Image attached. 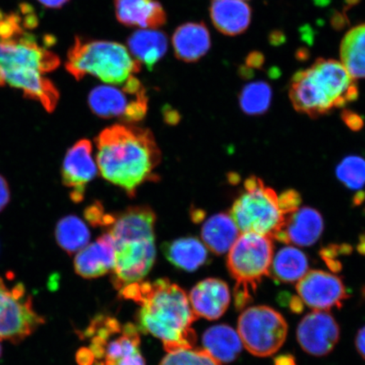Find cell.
Instances as JSON below:
<instances>
[{
    "instance_id": "obj_10",
    "label": "cell",
    "mask_w": 365,
    "mask_h": 365,
    "mask_svg": "<svg viewBox=\"0 0 365 365\" xmlns=\"http://www.w3.org/2000/svg\"><path fill=\"white\" fill-rule=\"evenodd\" d=\"M44 323L25 286L9 287L0 277V340L20 344Z\"/></svg>"
},
{
    "instance_id": "obj_36",
    "label": "cell",
    "mask_w": 365,
    "mask_h": 365,
    "mask_svg": "<svg viewBox=\"0 0 365 365\" xmlns=\"http://www.w3.org/2000/svg\"><path fill=\"white\" fill-rule=\"evenodd\" d=\"M355 346L359 355L365 359V327L357 333L355 337Z\"/></svg>"
},
{
    "instance_id": "obj_26",
    "label": "cell",
    "mask_w": 365,
    "mask_h": 365,
    "mask_svg": "<svg viewBox=\"0 0 365 365\" xmlns=\"http://www.w3.org/2000/svg\"><path fill=\"white\" fill-rule=\"evenodd\" d=\"M341 65L354 79L365 78V23L346 34L340 47Z\"/></svg>"
},
{
    "instance_id": "obj_16",
    "label": "cell",
    "mask_w": 365,
    "mask_h": 365,
    "mask_svg": "<svg viewBox=\"0 0 365 365\" xmlns=\"http://www.w3.org/2000/svg\"><path fill=\"white\" fill-rule=\"evenodd\" d=\"M231 294L225 281L207 278L196 284L190 294L195 316L214 321L223 316L230 307Z\"/></svg>"
},
{
    "instance_id": "obj_2",
    "label": "cell",
    "mask_w": 365,
    "mask_h": 365,
    "mask_svg": "<svg viewBox=\"0 0 365 365\" xmlns=\"http://www.w3.org/2000/svg\"><path fill=\"white\" fill-rule=\"evenodd\" d=\"M120 294L139 305L138 329L161 340L168 353L194 348L197 336L191 326L197 317L179 285L167 278L140 281L123 287Z\"/></svg>"
},
{
    "instance_id": "obj_31",
    "label": "cell",
    "mask_w": 365,
    "mask_h": 365,
    "mask_svg": "<svg viewBox=\"0 0 365 365\" xmlns=\"http://www.w3.org/2000/svg\"><path fill=\"white\" fill-rule=\"evenodd\" d=\"M160 365H222L205 349H185L168 353Z\"/></svg>"
},
{
    "instance_id": "obj_3",
    "label": "cell",
    "mask_w": 365,
    "mask_h": 365,
    "mask_svg": "<svg viewBox=\"0 0 365 365\" xmlns=\"http://www.w3.org/2000/svg\"><path fill=\"white\" fill-rule=\"evenodd\" d=\"M96 144L100 173L130 196L145 182L156 180L154 171L161 162V152L150 130L113 125L99 134Z\"/></svg>"
},
{
    "instance_id": "obj_13",
    "label": "cell",
    "mask_w": 365,
    "mask_h": 365,
    "mask_svg": "<svg viewBox=\"0 0 365 365\" xmlns=\"http://www.w3.org/2000/svg\"><path fill=\"white\" fill-rule=\"evenodd\" d=\"M296 291L304 304L323 312L341 308L344 301L349 298L341 278L322 270L305 274L297 284Z\"/></svg>"
},
{
    "instance_id": "obj_22",
    "label": "cell",
    "mask_w": 365,
    "mask_h": 365,
    "mask_svg": "<svg viewBox=\"0 0 365 365\" xmlns=\"http://www.w3.org/2000/svg\"><path fill=\"white\" fill-rule=\"evenodd\" d=\"M164 255L173 266L180 270L194 272L207 262V246L194 237L180 238L163 246Z\"/></svg>"
},
{
    "instance_id": "obj_19",
    "label": "cell",
    "mask_w": 365,
    "mask_h": 365,
    "mask_svg": "<svg viewBox=\"0 0 365 365\" xmlns=\"http://www.w3.org/2000/svg\"><path fill=\"white\" fill-rule=\"evenodd\" d=\"M323 228L322 217L317 210L299 208L287 217L284 230L277 240L303 247L310 246L317 243Z\"/></svg>"
},
{
    "instance_id": "obj_6",
    "label": "cell",
    "mask_w": 365,
    "mask_h": 365,
    "mask_svg": "<svg viewBox=\"0 0 365 365\" xmlns=\"http://www.w3.org/2000/svg\"><path fill=\"white\" fill-rule=\"evenodd\" d=\"M274 255L270 237L242 232L230 250L227 266L236 281L235 304L241 310L253 301L264 277L270 276Z\"/></svg>"
},
{
    "instance_id": "obj_15",
    "label": "cell",
    "mask_w": 365,
    "mask_h": 365,
    "mask_svg": "<svg viewBox=\"0 0 365 365\" xmlns=\"http://www.w3.org/2000/svg\"><path fill=\"white\" fill-rule=\"evenodd\" d=\"M93 157V145L88 140H81L68 149L63 159L61 175L63 184L71 190L73 202L83 200L86 185L98 173Z\"/></svg>"
},
{
    "instance_id": "obj_21",
    "label": "cell",
    "mask_w": 365,
    "mask_h": 365,
    "mask_svg": "<svg viewBox=\"0 0 365 365\" xmlns=\"http://www.w3.org/2000/svg\"><path fill=\"white\" fill-rule=\"evenodd\" d=\"M210 16L214 26L221 34L237 36L249 29L252 11L242 0H212Z\"/></svg>"
},
{
    "instance_id": "obj_12",
    "label": "cell",
    "mask_w": 365,
    "mask_h": 365,
    "mask_svg": "<svg viewBox=\"0 0 365 365\" xmlns=\"http://www.w3.org/2000/svg\"><path fill=\"white\" fill-rule=\"evenodd\" d=\"M115 262L112 282L116 289L143 281L156 259L155 236L128 237L113 240Z\"/></svg>"
},
{
    "instance_id": "obj_14",
    "label": "cell",
    "mask_w": 365,
    "mask_h": 365,
    "mask_svg": "<svg viewBox=\"0 0 365 365\" xmlns=\"http://www.w3.org/2000/svg\"><path fill=\"white\" fill-rule=\"evenodd\" d=\"M340 327L331 314L314 310L301 319L297 340L307 354L314 357L329 354L340 339Z\"/></svg>"
},
{
    "instance_id": "obj_32",
    "label": "cell",
    "mask_w": 365,
    "mask_h": 365,
    "mask_svg": "<svg viewBox=\"0 0 365 365\" xmlns=\"http://www.w3.org/2000/svg\"><path fill=\"white\" fill-rule=\"evenodd\" d=\"M105 214L101 205L94 204L86 210L85 217L91 225L102 227Z\"/></svg>"
},
{
    "instance_id": "obj_33",
    "label": "cell",
    "mask_w": 365,
    "mask_h": 365,
    "mask_svg": "<svg viewBox=\"0 0 365 365\" xmlns=\"http://www.w3.org/2000/svg\"><path fill=\"white\" fill-rule=\"evenodd\" d=\"M11 200V190L8 182L0 175V212L7 207Z\"/></svg>"
},
{
    "instance_id": "obj_41",
    "label": "cell",
    "mask_w": 365,
    "mask_h": 365,
    "mask_svg": "<svg viewBox=\"0 0 365 365\" xmlns=\"http://www.w3.org/2000/svg\"><path fill=\"white\" fill-rule=\"evenodd\" d=\"M362 294H363L364 298H365V287H364V289L362 290Z\"/></svg>"
},
{
    "instance_id": "obj_18",
    "label": "cell",
    "mask_w": 365,
    "mask_h": 365,
    "mask_svg": "<svg viewBox=\"0 0 365 365\" xmlns=\"http://www.w3.org/2000/svg\"><path fill=\"white\" fill-rule=\"evenodd\" d=\"M116 18L122 25L157 29L165 25L167 15L157 0H114Z\"/></svg>"
},
{
    "instance_id": "obj_1",
    "label": "cell",
    "mask_w": 365,
    "mask_h": 365,
    "mask_svg": "<svg viewBox=\"0 0 365 365\" xmlns=\"http://www.w3.org/2000/svg\"><path fill=\"white\" fill-rule=\"evenodd\" d=\"M21 14L0 11V86L8 84L21 90L26 98L52 113L59 93L43 75L56 70L61 59L27 31L38 24L31 8L22 7Z\"/></svg>"
},
{
    "instance_id": "obj_35",
    "label": "cell",
    "mask_w": 365,
    "mask_h": 365,
    "mask_svg": "<svg viewBox=\"0 0 365 365\" xmlns=\"http://www.w3.org/2000/svg\"><path fill=\"white\" fill-rule=\"evenodd\" d=\"M263 63V54L258 52L251 53L247 57V59H246V66L250 68L262 67Z\"/></svg>"
},
{
    "instance_id": "obj_4",
    "label": "cell",
    "mask_w": 365,
    "mask_h": 365,
    "mask_svg": "<svg viewBox=\"0 0 365 365\" xmlns=\"http://www.w3.org/2000/svg\"><path fill=\"white\" fill-rule=\"evenodd\" d=\"M289 97L297 111L313 118L354 102L359 88L341 62L319 58L293 76Z\"/></svg>"
},
{
    "instance_id": "obj_38",
    "label": "cell",
    "mask_w": 365,
    "mask_h": 365,
    "mask_svg": "<svg viewBox=\"0 0 365 365\" xmlns=\"http://www.w3.org/2000/svg\"><path fill=\"white\" fill-rule=\"evenodd\" d=\"M38 2L48 8H61L65 6L70 0H38Z\"/></svg>"
},
{
    "instance_id": "obj_8",
    "label": "cell",
    "mask_w": 365,
    "mask_h": 365,
    "mask_svg": "<svg viewBox=\"0 0 365 365\" xmlns=\"http://www.w3.org/2000/svg\"><path fill=\"white\" fill-rule=\"evenodd\" d=\"M93 365H145L140 354L138 327L116 318L95 317L84 331Z\"/></svg>"
},
{
    "instance_id": "obj_25",
    "label": "cell",
    "mask_w": 365,
    "mask_h": 365,
    "mask_svg": "<svg viewBox=\"0 0 365 365\" xmlns=\"http://www.w3.org/2000/svg\"><path fill=\"white\" fill-rule=\"evenodd\" d=\"M202 344L204 349L221 364L235 361L243 344L239 333L227 325L210 327L204 333Z\"/></svg>"
},
{
    "instance_id": "obj_9",
    "label": "cell",
    "mask_w": 365,
    "mask_h": 365,
    "mask_svg": "<svg viewBox=\"0 0 365 365\" xmlns=\"http://www.w3.org/2000/svg\"><path fill=\"white\" fill-rule=\"evenodd\" d=\"M287 323L275 309L259 305L249 307L240 314L238 333L245 348L257 357L276 354L287 339Z\"/></svg>"
},
{
    "instance_id": "obj_27",
    "label": "cell",
    "mask_w": 365,
    "mask_h": 365,
    "mask_svg": "<svg viewBox=\"0 0 365 365\" xmlns=\"http://www.w3.org/2000/svg\"><path fill=\"white\" fill-rule=\"evenodd\" d=\"M307 255L293 246H287L273 257L271 271L278 282L293 284L299 282L308 272Z\"/></svg>"
},
{
    "instance_id": "obj_39",
    "label": "cell",
    "mask_w": 365,
    "mask_h": 365,
    "mask_svg": "<svg viewBox=\"0 0 365 365\" xmlns=\"http://www.w3.org/2000/svg\"><path fill=\"white\" fill-rule=\"evenodd\" d=\"M304 303L302 300L300 299L299 297L294 296L293 298L291 299L289 307L292 312L295 313H301L304 309Z\"/></svg>"
},
{
    "instance_id": "obj_37",
    "label": "cell",
    "mask_w": 365,
    "mask_h": 365,
    "mask_svg": "<svg viewBox=\"0 0 365 365\" xmlns=\"http://www.w3.org/2000/svg\"><path fill=\"white\" fill-rule=\"evenodd\" d=\"M274 365H297V364L293 355L282 354L274 359Z\"/></svg>"
},
{
    "instance_id": "obj_29",
    "label": "cell",
    "mask_w": 365,
    "mask_h": 365,
    "mask_svg": "<svg viewBox=\"0 0 365 365\" xmlns=\"http://www.w3.org/2000/svg\"><path fill=\"white\" fill-rule=\"evenodd\" d=\"M272 88L267 82L255 81L246 85L240 96V104L249 115H259L268 110L272 102Z\"/></svg>"
},
{
    "instance_id": "obj_42",
    "label": "cell",
    "mask_w": 365,
    "mask_h": 365,
    "mask_svg": "<svg viewBox=\"0 0 365 365\" xmlns=\"http://www.w3.org/2000/svg\"><path fill=\"white\" fill-rule=\"evenodd\" d=\"M242 1H244V0H242Z\"/></svg>"
},
{
    "instance_id": "obj_7",
    "label": "cell",
    "mask_w": 365,
    "mask_h": 365,
    "mask_svg": "<svg viewBox=\"0 0 365 365\" xmlns=\"http://www.w3.org/2000/svg\"><path fill=\"white\" fill-rule=\"evenodd\" d=\"M244 188L230 214L241 234L255 232L277 240L289 216L280 195L255 176L246 180Z\"/></svg>"
},
{
    "instance_id": "obj_23",
    "label": "cell",
    "mask_w": 365,
    "mask_h": 365,
    "mask_svg": "<svg viewBox=\"0 0 365 365\" xmlns=\"http://www.w3.org/2000/svg\"><path fill=\"white\" fill-rule=\"evenodd\" d=\"M128 46L136 61L152 71L167 53L168 38L156 29L139 30L128 39Z\"/></svg>"
},
{
    "instance_id": "obj_40",
    "label": "cell",
    "mask_w": 365,
    "mask_h": 365,
    "mask_svg": "<svg viewBox=\"0 0 365 365\" xmlns=\"http://www.w3.org/2000/svg\"><path fill=\"white\" fill-rule=\"evenodd\" d=\"M1 355H2V346H1V344H0V358H1Z\"/></svg>"
},
{
    "instance_id": "obj_24",
    "label": "cell",
    "mask_w": 365,
    "mask_h": 365,
    "mask_svg": "<svg viewBox=\"0 0 365 365\" xmlns=\"http://www.w3.org/2000/svg\"><path fill=\"white\" fill-rule=\"evenodd\" d=\"M241 232L230 215L219 213L204 223L202 230L203 243L214 254L230 251Z\"/></svg>"
},
{
    "instance_id": "obj_17",
    "label": "cell",
    "mask_w": 365,
    "mask_h": 365,
    "mask_svg": "<svg viewBox=\"0 0 365 365\" xmlns=\"http://www.w3.org/2000/svg\"><path fill=\"white\" fill-rule=\"evenodd\" d=\"M115 250L108 232L85 246L77 252L74 261L75 271L84 278H97L113 271Z\"/></svg>"
},
{
    "instance_id": "obj_28",
    "label": "cell",
    "mask_w": 365,
    "mask_h": 365,
    "mask_svg": "<svg viewBox=\"0 0 365 365\" xmlns=\"http://www.w3.org/2000/svg\"><path fill=\"white\" fill-rule=\"evenodd\" d=\"M90 231L86 223L76 216H67L58 222L56 228L57 243L68 254L78 252L90 240Z\"/></svg>"
},
{
    "instance_id": "obj_11",
    "label": "cell",
    "mask_w": 365,
    "mask_h": 365,
    "mask_svg": "<svg viewBox=\"0 0 365 365\" xmlns=\"http://www.w3.org/2000/svg\"><path fill=\"white\" fill-rule=\"evenodd\" d=\"M88 103L91 111L99 117L139 122L147 114L148 98L143 83L132 76L122 90L110 86H97L91 91Z\"/></svg>"
},
{
    "instance_id": "obj_30",
    "label": "cell",
    "mask_w": 365,
    "mask_h": 365,
    "mask_svg": "<svg viewBox=\"0 0 365 365\" xmlns=\"http://www.w3.org/2000/svg\"><path fill=\"white\" fill-rule=\"evenodd\" d=\"M336 175L349 189H361L365 184V160L355 156L346 158L337 167Z\"/></svg>"
},
{
    "instance_id": "obj_34",
    "label": "cell",
    "mask_w": 365,
    "mask_h": 365,
    "mask_svg": "<svg viewBox=\"0 0 365 365\" xmlns=\"http://www.w3.org/2000/svg\"><path fill=\"white\" fill-rule=\"evenodd\" d=\"M344 120L352 129H359L363 125L361 118L358 115L350 111H345L344 113Z\"/></svg>"
},
{
    "instance_id": "obj_5",
    "label": "cell",
    "mask_w": 365,
    "mask_h": 365,
    "mask_svg": "<svg viewBox=\"0 0 365 365\" xmlns=\"http://www.w3.org/2000/svg\"><path fill=\"white\" fill-rule=\"evenodd\" d=\"M66 68L77 81L91 75L105 83L120 85L140 71V63L120 43L76 36Z\"/></svg>"
},
{
    "instance_id": "obj_20",
    "label": "cell",
    "mask_w": 365,
    "mask_h": 365,
    "mask_svg": "<svg viewBox=\"0 0 365 365\" xmlns=\"http://www.w3.org/2000/svg\"><path fill=\"white\" fill-rule=\"evenodd\" d=\"M172 42L175 56L180 61L196 62L211 48V36L203 22H188L178 27Z\"/></svg>"
}]
</instances>
